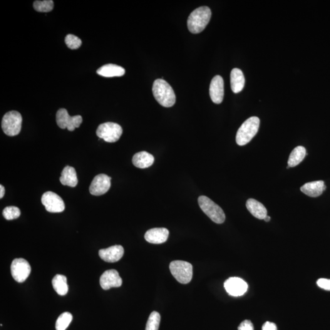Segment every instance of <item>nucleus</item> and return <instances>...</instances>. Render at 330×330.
<instances>
[{"label":"nucleus","mask_w":330,"mask_h":330,"mask_svg":"<svg viewBox=\"0 0 330 330\" xmlns=\"http://www.w3.org/2000/svg\"><path fill=\"white\" fill-rule=\"evenodd\" d=\"M152 92L156 101L164 107H171L176 103V95L172 87L163 79L153 82Z\"/></svg>","instance_id":"obj_1"},{"label":"nucleus","mask_w":330,"mask_h":330,"mask_svg":"<svg viewBox=\"0 0 330 330\" xmlns=\"http://www.w3.org/2000/svg\"><path fill=\"white\" fill-rule=\"evenodd\" d=\"M212 12L209 7L202 6L190 14L187 21L188 28L191 33L198 34L202 32L209 23Z\"/></svg>","instance_id":"obj_2"},{"label":"nucleus","mask_w":330,"mask_h":330,"mask_svg":"<svg viewBox=\"0 0 330 330\" xmlns=\"http://www.w3.org/2000/svg\"><path fill=\"white\" fill-rule=\"evenodd\" d=\"M260 120L256 116H253L245 121L240 126L236 135L238 145L245 146L250 143L259 130Z\"/></svg>","instance_id":"obj_3"},{"label":"nucleus","mask_w":330,"mask_h":330,"mask_svg":"<svg viewBox=\"0 0 330 330\" xmlns=\"http://www.w3.org/2000/svg\"><path fill=\"white\" fill-rule=\"evenodd\" d=\"M198 203L203 212L213 222L217 224H222L225 222L226 216L222 208L215 204L210 198L205 196H201L198 198Z\"/></svg>","instance_id":"obj_4"},{"label":"nucleus","mask_w":330,"mask_h":330,"mask_svg":"<svg viewBox=\"0 0 330 330\" xmlns=\"http://www.w3.org/2000/svg\"><path fill=\"white\" fill-rule=\"evenodd\" d=\"M171 274L181 284H188L193 277V266L189 262L183 260H175L171 262Z\"/></svg>","instance_id":"obj_5"},{"label":"nucleus","mask_w":330,"mask_h":330,"mask_svg":"<svg viewBox=\"0 0 330 330\" xmlns=\"http://www.w3.org/2000/svg\"><path fill=\"white\" fill-rule=\"evenodd\" d=\"M22 117L21 113L16 111H11L5 114L2 118L1 127L4 133L10 136L19 135L21 132Z\"/></svg>","instance_id":"obj_6"},{"label":"nucleus","mask_w":330,"mask_h":330,"mask_svg":"<svg viewBox=\"0 0 330 330\" xmlns=\"http://www.w3.org/2000/svg\"><path fill=\"white\" fill-rule=\"evenodd\" d=\"M123 131L122 127L119 124L108 122L101 124L97 129L96 134L99 138L103 139L106 142L115 143L120 140Z\"/></svg>","instance_id":"obj_7"},{"label":"nucleus","mask_w":330,"mask_h":330,"mask_svg":"<svg viewBox=\"0 0 330 330\" xmlns=\"http://www.w3.org/2000/svg\"><path fill=\"white\" fill-rule=\"evenodd\" d=\"M56 123L62 129H68L73 131L78 128L83 122V118L80 115L71 116L68 111L64 108L59 109L56 116Z\"/></svg>","instance_id":"obj_8"},{"label":"nucleus","mask_w":330,"mask_h":330,"mask_svg":"<svg viewBox=\"0 0 330 330\" xmlns=\"http://www.w3.org/2000/svg\"><path fill=\"white\" fill-rule=\"evenodd\" d=\"M11 271L12 277L17 282H24L30 274L31 268L27 260L18 258L12 261Z\"/></svg>","instance_id":"obj_9"},{"label":"nucleus","mask_w":330,"mask_h":330,"mask_svg":"<svg viewBox=\"0 0 330 330\" xmlns=\"http://www.w3.org/2000/svg\"><path fill=\"white\" fill-rule=\"evenodd\" d=\"M41 202L49 212L60 213L65 209V204L63 199L52 192L45 193L42 195Z\"/></svg>","instance_id":"obj_10"},{"label":"nucleus","mask_w":330,"mask_h":330,"mask_svg":"<svg viewBox=\"0 0 330 330\" xmlns=\"http://www.w3.org/2000/svg\"><path fill=\"white\" fill-rule=\"evenodd\" d=\"M111 187V178L101 174L94 178L89 187V192L94 196L105 194Z\"/></svg>","instance_id":"obj_11"},{"label":"nucleus","mask_w":330,"mask_h":330,"mask_svg":"<svg viewBox=\"0 0 330 330\" xmlns=\"http://www.w3.org/2000/svg\"><path fill=\"white\" fill-rule=\"evenodd\" d=\"M224 287L230 296L240 297L247 291L248 286L246 282L240 278H229L225 282Z\"/></svg>","instance_id":"obj_12"},{"label":"nucleus","mask_w":330,"mask_h":330,"mask_svg":"<svg viewBox=\"0 0 330 330\" xmlns=\"http://www.w3.org/2000/svg\"><path fill=\"white\" fill-rule=\"evenodd\" d=\"M123 284V280L117 270H108L104 272L100 279V284L104 290H108L112 287H119Z\"/></svg>","instance_id":"obj_13"},{"label":"nucleus","mask_w":330,"mask_h":330,"mask_svg":"<svg viewBox=\"0 0 330 330\" xmlns=\"http://www.w3.org/2000/svg\"><path fill=\"white\" fill-rule=\"evenodd\" d=\"M209 94L213 103L220 104L224 98V81L220 76L213 78L210 84Z\"/></svg>","instance_id":"obj_14"},{"label":"nucleus","mask_w":330,"mask_h":330,"mask_svg":"<svg viewBox=\"0 0 330 330\" xmlns=\"http://www.w3.org/2000/svg\"><path fill=\"white\" fill-rule=\"evenodd\" d=\"M124 253V248L121 245H115L105 249L99 250V256L104 261L113 263L119 261L123 257Z\"/></svg>","instance_id":"obj_15"},{"label":"nucleus","mask_w":330,"mask_h":330,"mask_svg":"<svg viewBox=\"0 0 330 330\" xmlns=\"http://www.w3.org/2000/svg\"><path fill=\"white\" fill-rule=\"evenodd\" d=\"M169 234L170 232L166 228H153L146 232L145 238L150 244H161L167 240Z\"/></svg>","instance_id":"obj_16"},{"label":"nucleus","mask_w":330,"mask_h":330,"mask_svg":"<svg viewBox=\"0 0 330 330\" xmlns=\"http://www.w3.org/2000/svg\"><path fill=\"white\" fill-rule=\"evenodd\" d=\"M325 184L323 180L314 181V182L305 183L300 190L308 197L316 198L322 194Z\"/></svg>","instance_id":"obj_17"},{"label":"nucleus","mask_w":330,"mask_h":330,"mask_svg":"<svg viewBox=\"0 0 330 330\" xmlns=\"http://www.w3.org/2000/svg\"><path fill=\"white\" fill-rule=\"evenodd\" d=\"M245 79L244 74L239 69H233L230 73V86L233 93H239L244 89Z\"/></svg>","instance_id":"obj_18"},{"label":"nucleus","mask_w":330,"mask_h":330,"mask_svg":"<svg viewBox=\"0 0 330 330\" xmlns=\"http://www.w3.org/2000/svg\"><path fill=\"white\" fill-rule=\"evenodd\" d=\"M154 162V157L151 153L142 151L136 153L132 158V163L136 168L145 169L150 167Z\"/></svg>","instance_id":"obj_19"},{"label":"nucleus","mask_w":330,"mask_h":330,"mask_svg":"<svg viewBox=\"0 0 330 330\" xmlns=\"http://www.w3.org/2000/svg\"><path fill=\"white\" fill-rule=\"evenodd\" d=\"M99 76L104 77H115L122 76L125 74L126 71L122 67L116 64H108L101 67L97 71Z\"/></svg>","instance_id":"obj_20"},{"label":"nucleus","mask_w":330,"mask_h":330,"mask_svg":"<svg viewBox=\"0 0 330 330\" xmlns=\"http://www.w3.org/2000/svg\"><path fill=\"white\" fill-rule=\"evenodd\" d=\"M59 180L63 185L71 187H76L78 183V178L75 168L72 166H66L62 171Z\"/></svg>","instance_id":"obj_21"},{"label":"nucleus","mask_w":330,"mask_h":330,"mask_svg":"<svg viewBox=\"0 0 330 330\" xmlns=\"http://www.w3.org/2000/svg\"><path fill=\"white\" fill-rule=\"evenodd\" d=\"M247 209L254 217L259 220H264L267 215L266 208L262 203L254 199L248 200L246 203Z\"/></svg>","instance_id":"obj_22"},{"label":"nucleus","mask_w":330,"mask_h":330,"mask_svg":"<svg viewBox=\"0 0 330 330\" xmlns=\"http://www.w3.org/2000/svg\"><path fill=\"white\" fill-rule=\"evenodd\" d=\"M306 155V149L304 146H300L295 148L290 153L288 162V166L290 167H295L299 165L304 160Z\"/></svg>","instance_id":"obj_23"},{"label":"nucleus","mask_w":330,"mask_h":330,"mask_svg":"<svg viewBox=\"0 0 330 330\" xmlns=\"http://www.w3.org/2000/svg\"><path fill=\"white\" fill-rule=\"evenodd\" d=\"M53 289L59 295H65L68 294L69 287L67 283V278L64 275H56L52 280Z\"/></svg>","instance_id":"obj_24"},{"label":"nucleus","mask_w":330,"mask_h":330,"mask_svg":"<svg viewBox=\"0 0 330 330\" xmlns=\"http://www.w3.org/2000/svg\"><path fill=\"white\" fill-rule=\"evenodd\" d=\"M73 315L69 312H65L59 316L56 322V330H66L73 321Z\"/></svg>","instance_id":"obj_25"},{"label":"nucleus","mask_w":330,"mask_h":330,"mask_svg":"<svg viewBox=\"0 0 330 330\" xmlns=\"http://www.w3.org/2000/svg\"><path fill=\"white\" fill-rule=\"evenodd\" d=\"M160 315L158 312L153 311L149 317L146 330H158L160 323Z\"/></svg>","instance_id":"obj_26"},{"label":"nucleus","mask_w":330,"mask_h":330,"mask_svg":"<svg viewBox=\"0 0 330 330\" xmlns=\"http://www.w3.org/2000/svg\"><path fill=\"white\" fill-rule=\"evenodd\" d=\"M33 7L36 11L40 12H48L53 9L54 3L52 0H44V1H35Z\"/></svg>","instance_id":"obj_27"},{"label":"nucleus","mask_w":330,"mask_h":330,"mask_svg":"<svg viewBox=\"0 0 330 330\" xmlns=\"http://www.w3.org/2000/svg\"><path fill=\"white\" fill-rule=\"evenodd\" d=\"M21 213L19 208L15 206L7 207L2 211V215L7 220L16 219L20 217Z\"/></svg>","instance_id":"obj_28"},{"label":"nucleus","mask_w":330,"mask_h":330,"mask_svg":"<svg viewBox=\"0 0 330 330\" xmlns=\"http://www.w3.org/2000/svg\"><path fill=\"white\" fill-rule=\"evenodd\" d=\"M65 42L67 46L72 50L78 49L82 44V42L80 38L71 34L66 36Z\"/></svg>","instance_id":"obj_29"},{"label":"nucleus","mask_w":330,"mask_h":330,"mask_svg":"<svg viewBox=\"0 0 330 330\" xmlns=\"http://www.w3.org/2000/svg\"><path fill=\"white\" fill-rule=\"evenodd\" d=\"M317 286L324 290L330 291V279H321L317 280Z\"/></svg>","instance_id":"obj_30"},{"label":"nucleus","mask_w":330,"mask_h":330,"mask_svg":"<svg viewBox=\"0 0 330 330\" xmlns=\"http://www.w3.org/2000/svg\"><path fill=\"white\" fill-rule=\"evenodd\" d=\"M238 330H254V327L252 322L249 320H245L240 324L238 327Z\"/></svg>","instance_id":"obj_31"},{"label":"nucleus","mask_w":330,"mask_h":330,"mask_svg":"<svg viewBox=\"0 0 330 330\" xmlns=\"http://www.w3.org/2000/svg\"><path fill=\"white\" fill-rule=\"evenodd\" d=\"M262 330H277V327L272 322H266L263 325Z\"/></svg>","instance_id":"obj_32"},{"label":"nucleus","mask_w":330,"mask_h":330,"mask_svg":"<svg viewBox=\"0 0 330 330\" xmlns=\"http://www.w3.org/2000/svg\"><path fill=\"white\" fill-rule=\"evenodd\" d=\"M5 193V189L3 186L0 185V198H2L4 197Z\"/></svg>","instance_id":"obj_33"},{"label":"nucleus","mask_w":330,"mask_h":330,"mask_svg":"<svg viewBox=\"0 0 330 330\" xmlns=\"http://www.w3.org/2000/svg\"><path fill=\"white\" fill-rule=\"evenodd\" d=\"M270 219H271V218L269 217V216L267 215L266 217L264 218V220L266 222H269L270 221Z\"/></svg>","instance_id":"obj_34"},{"label":"nucleus","mask_w":330,"mask_h":330,"mask_svg":"<svg viewBox=\"0 0 330 330\" xmlns=\"http://www.w3.org/2000/svg\"><path fill=\"white\" fill-rule=\"evenodd\" d=\"M290 168V167L289 166H287V169H289V168Z\"/></svg>","instance_id":"obj_35"}]
</instances>
